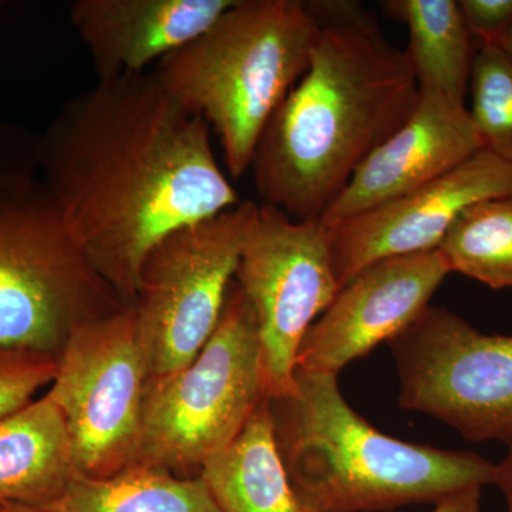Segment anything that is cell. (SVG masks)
<instances>
[{"mask_svg":"<svg viewBox=\"0 0 512 512\" xmlns=\"http://www.w3.org/2000/svg\"><path fill=\"white\" fill-rule=\"evenodd\" d=\"M258 205L175 229L144 258L133 308L148 380L184 369L211 338Z\"/></svg>","mask_w":512,"mask_h":512,"instance_id":"obj_7","label":"cell"},{"mask_svg":"<svg viewBox=\"0 0 512 512\" xmlns=\"http://www.w3.org/2000/svg\"><path fill=\"white\" fill-rule=\"evenodd\" d=\"M37 170L64 227L126 305L157 242L242 201L210 126L154 72L99 80L67 101L37 140Z\"/></svg>","mask_w":512,"mask_h":512,"instance_id":"obj_1","label":"cell"},{"mask_svg":"<svg viewBox=\"0 0 512 512\" xmlns=\"http://www.w3.org/2000/svg\"><path fill=\"white\" fill-rule=\"evenodd\" d=\"M470 90L468 111L484 150L512 164V63L497 45H480Z\"/></svg>","mask_w":512,"mask_h":512,"instance_id":"obj_20","label":"cell"},{"mask_svg":"<svg viewBox=\"0 0 512 512\" xmlns=\"http://www.w3.org/2000/svg\"><path fill=\"white\" fill-rule=\"evenodd\" d=\"M235 282L254 311L265 396H291L303 336L342 289L328 225L295 221L278 208L259 204Z\"/></svg>","mask_w":512,"mask_h":512,"instance_id":"obj_10","label":"cell"},{"mask_svg":"<svg viewBox=\"0 0 512 512\" xmlns=\"http://www.w3.org/2000/svg\"><path fill=\"white\" fill-rule=\"evenodd\" d=\"M319 30L301 0H235L157 63L165 90L220 138L232 178L251 168L266 124L311 64Z\"/></svg>","mask_w":512,"mask_h":512,"instance_id":"obj_4","label":"cell"},{"mask_svg":"<svg viewBox=\"0 0 512 512\" xmlns=\"http://www.w3.org/2000/svg\"><path fill=\"white\" fill-rule=\"evenodd\" d=\"M480 150L483 143L466 104L419 90L412 116L357 168L320 221L338 224L396 200Z\"/></svg>","mask_w":512,"mask_h":512,"instance_id":"obj_13","label":"cell"},{"mask_svg":"<svg viewBox=\"0 0 512 512\" xmlns=\"http://www.w3.org/2000/svg\"><path fill=\"white\" fill-rule=\"evenodd\" d=\"M451 272L493 289L512 288V195L471 205L439 245Z\"/></svg>","mask_w":512,"mask_h":512,"instance_id":"obj_19","label":"cell"},{"mask_svg":"<svg viewBox=\"0 0 512 512\" xmlns=\"http://www.w3.org/2000/svg\"><path fill=\"white\" fill-rule=\"evenodd\" d=\"M495 483L507 498L508 512H512V441L508 443V454L500 466H495Z\"/></svg>","mask_w":512,"mask_h":512,"instance_id":"obj_25","label":"cell"},{"mask_svg":"<svg viewBox=\"0 0 512 512\" xmlns=\"http://www.w3.org/2000/svg\"><path fill=\"white\" fill-rule=\"evenodd\" d=\"M37 174V140L0 123V181Z\"/></svg>","mask_w":512,"mask_h":512,"instance_id":"obj_23","label":"cell"},{"mask_svg":"<svg viewBox=\"0 0 512 512\" xmlns=\"http://www.w3.org/2000/svg\"><path fill=\"white\" fill-rule=\"evenodd\" d=\"M497 46L503 50L504 55L507 56V59L512 63V26L511 29L505 33L503 39L498 42Z\"/></svg>","mask_w":512,"mask_h":512,"instance_id":"obj_26","label":"cell"},{"mask_svg":"<svg viewBox=\"0 0 512 512\" xmlns=\"http://www.w3.org/2000/svg\"><path fill=\"white\" fill-rule=\"evenodd\" d=\"M265 397L254 311L234 278L198 356L173 375L148 380L137 464L200 476Z\"/></svg>","mask_w":512,"mask_h":512,"instance_id":"obj_6","label":"cell"},{"mask_svg":"<svg viewBox=\"0 0 512 512\" xmlns=\"http://www.w3.org/2000/svg\"><path fill=\"white\" fill-rule=\"evenodd\" d=\"M235 0H77V35L99 80L147 72L151 63L187 45L217 22Z\"/></svg>","mask_w":512,"mask_h":512,"instance_id":"obj_14","label":"cell"},{"mask_svg":"<svg viewBox=\"0 0 512 512\" xmlns=\"http://www.w3.org/2000/svg\"><path fill=\"white\" fill-rule=\"evenodd\" d=\"M148 379L133 305L74 330L47 394L66 420L79 476L113 477L138 463Z\"/></svg>","mask_w":512,"mask_h":512,"instance_id":"obj_8","label":"cell"},{"mask_svg":"<svg viewBox=\"0 0 512 512\" xmlns=\"http://www.w3.org/2000/svg\"><path fill=\"white\" fill-rule=\"evenodd\" d=\"M0 512H10V505L0 503Z\"/></svg>","mask_w":512,"mask_h":512,"instance_id":"obj_28","label":"cell"},{"mask_svg":"<svg viewBox=\"0 0 512 512\" xmlns=\"http://www.w3.org/2000/svg\"><path fill=\"white\" fill-rule=\"evenodd\" d=\"M481 490L483 488H467L443 498L434 504L431 512H480Z\"/></svg>","mask_w":512,"mask_h":512,"instance_id":"obj_24","label":"cell"},{"mask_svg":"<svg viewBox=\"0 0 512 512\" xmlns=\"http://www.w3.org/2000/svg\"><path fill=\"white\" fill-rule=\"evenodd\" d=\"M76 476L72 437L49 394L0 420V503L50 510Z\"/></svg>","mask_w":512,"mask_h":512,"instance_id":"obj_15","label":"cell"},{"mask_svg":"<svg viewBox=\"0 0 512 512\" xmlns=\"http://www.w3.org/2000/svg\"><path fill=\"white\" fill-rule=\"evenodd\" d=\"M56 373V357L0 348V420L28 406L37 390L53 383Z\"/></svg>","mask_w":512,"mask_h":512,"instance_id":"obj_21","label":"cell"},{"mask_svg":"<svg viewBox=\"0 0 512 512\" xmlns=\"http://www.w3.org/2000/svg\"><path fill=\"white\" fill-rule=\"evenodd\" d=\"M471 36L480 45H498L512 26V0H461L458 2Z\"/></svg>","mask_w":512,"mask_h":512,"instance_id":"obj_22","label":"cell"},{"mask_svg":"<svg viewBox=\"0 0 512 512\" xmlns=\"http://www.w3.org/2000/svg\"><path fill=\"white\" fill-rule=\"evenodd\" d=\"M126 306L37 174L0 181V348L59 360L74 330Z\"/></svg>","mask_w":512,"mask_h":512,"instance_id":"obj_5","label":"cell"},{"mask_svg":"<svg viewBox=\"0 0 512 512\" xmlns=\"http://www.w3.org/2000/svg\"><path fill=\"white\" fill-rule=\"evenodd\" d=\"M52 512H221L201 477L134 464L107 478H73Z\"/></svg>","mask_w":512,"mask_h":512,"instance_id":"obj_18","label":"cell"},{"mask_svg":"<svg viewBox=\"0 0 512 512\" xmlns=\"http://www.w3.org/2000/svg\"><path fill=\"white\" fill-rule=\"evenodd\" d=\"M296 392L269 399L276 443L296 497L313 512L392 511L437 504L495 483V464L386 436L357 414L338 376L296 369Z\"/></svg>","mask_w":512,"mask_h":512,"instance_id":"obj_3","label":"cell"},{"mask_svg":"<svg viewBox=\"0 0 512 512\" xmlns=\"http://www.w3.org/2000/svg\"><path fill=\"white\" fill-rule=\"evenodd\" d=\"M389 346L403 409L429 414L471 441H512V336L484 335L430 305Z\"/></svg>","mask_w":512,"mask_h":512,"instance_id":"obj_9","label":"cell"},{"mask_svg":"<svg viewBox=\"0 0 512 512\" xmlns=\"http://www.w3.org/2000/svg\"><path fill=\"white\" fill-rule=\"evenodd\" d=\"M505 195H512V164L480 150L396 200L328 225L340 286L382 259L434 251L461 212Z\"/></svg>","mask_w":512,"mask_h":512,"instance_id":"obj_11","label":"cell"},{"mask_svg":"<svg viewBox=\"0 0 512 512\" xmlns=\"http://www.w3.org/2000/svg\"><path fill=\"white\" fill-rule=\"evenodd\" d=\"M320 30L311 64L266 124L251 168L261 204L320 221L357 168L412 116L406 52L352 2H306Z\"/></svg>","mask_w":512,"mask_h":512,"instance_id":"obj_2","label":"cell"},{"mask_svg":"<svg viewBox=\"0 0 512 512\" xmlns=\"http://www.w3.org/2000/svg\"><path fill=\"white\" fill-rule=\"evenodd\" d=\"M10 505V512H52L47 510H40V508L25 507V505Z\"/></svg>","mask_w":512,"mask_h":512,"instance_id":"obj_27","label":"cell"},{"mask_svg":"<svg viewBox=\"0 0 512 512\" xmlns=\"http://www.w3.org/2000/svg\"><path fill=\"white\" fill-rule=\"evenodd\" d=\"M448 274L439 249L366 266L305 333L296 369L338 376L412 325Z\"/></svg>","mask_w":512,"mask_h":512,"instance_id":"obj_12","label":"cell"},{"mask_svg":"<svg viewBox=\"0 0 512 512\" xmlns=\"http://www.w3.org/2000/svg\"><path fill=\"white\" fill-rule=\"evenodd\" d=\"M382 8L409 28L406 56L420 92L464 103L473 73V39L454 0H389Z\"/></svg>","mask_w":512,"mask_h":512,"instance_id":"obj_17","label":"cell"},{"mask_svg":"<svg viewBox=\"0 0 512 512\" xmlns=\"http://www.w3.org/2000/svg\"><path fill=\"white\" fill-rule=\"evenodd\" d=\"M221 512H313L296 497L265 397L241 433L200 471Z\"/></svg>","mask_w":512,"mask_h":512,"instance_id":"obj_16","label":"cell"}]
</instances>
